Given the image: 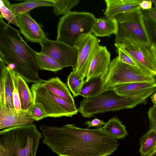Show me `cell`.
Here are the masks:
<instances>
[{
	"label": "cell",
	"instance_id": "484cf974",
	"mask_svg": "<svg viewBox=\"0 0 156 156\" xmlns=\"http://www.w3.org/2000/svg\"><path fill=\"white\" fill-rule=\"evenodd\" d=\"M0 18H5L9 23L18 27L16 16L9 2L7 0H0Z\"/></svg>",
	"mask_w": 156,
	"mask_h": 156
},
{
	"label": "cell",
	"instance_id": "7402d4cb",
	"mask_svg": "<svg viewBox=\"0 0 156 156\" xmlns=\"http://www.w3.org/2000/svg\"><path fill=\"white\" fill-rule=\"evenodd\" d=\"M52 0H32L11 4L15 15L28 12L32 9L41 6H53Z\"/></svg>",
	"mask_w": 156,
	"mask_h": 156
},
{
	"label": "cell",
	"instance_id": "83f0119b",
	"mask_svg": "<svg viewBox=\"0 0 156 156\" xmlns=\"http://www.w3.org/2000/svg\"><path fill=\"white\" fill-rule=\"evenodd\" d=\"M28 110L30 111L32 118L34 120L38 121L47 117L43 105L41 103L34 102Z\"/></svg>",
	"mask_w": 156,
	"mask_h": 156
},
{
	"label": "cell",
	"instance_id": "74e56055",
	"mask_svg": "<svg viewBox=\"0 0 156 156\" xmlns=\"http://www.w3.org/2000/svg\"><path fill=\"white\" fill-rule=\"evenodd\" d=\"M150 48L152 50L156 59V44L152 43Z\"/></svg>",
	"mask_w": 156,
	"mask_h": 156
},
{
	"label": "cell",
	"instance_id": "ac0fdd59",
	"mask_svg": "<svg viewBox=\"0 0 156 156\" xmlns=\"http://www.w3.org/2000/svg\"><path fill=\"white\" fill-rule=\"evenodd\" d=\"M13 80L18 91L21 102V109L27 110L34 101L33 93L27 82L10 69Z\"/></svg>",
	"mask_w": 156,
	"mask_h": 156
},
{
	"label": "cell",
	"instance_id": "7a4b0ae2",
	"mask_svg": "<svg viewBox=\"0 0 156 156\" xmlns=\"http://www.w3.org/2000/svg\"><path fill=\"white\" fill-rule=\"evenodd\" d=\"M36 52L25 42L18 30L0 18V58L28 83L46 81L38 76Z\"/></svg>",
	"mask_w": 156,
	"mask_h": 156
},
{
	"label": "cell",
	"instance_id": "4316f807",
	"mask_svg": "<svg viewBox=\"0 0 156 156\" xmlns=\"http://www.w3.org/2000/svg\"><path fill=\"white\" fill-rule=\"evenodd\" d=\"M83 82V80L73 71L68 76L67 82V86L73 97L79 95Z\"/></svg>",
	"mask_w": 156,
	"mask_h": 156
},
{
	"label": "cell",
	"instance_id": "e575fe53",
	"mask_svg": "<svg viewBox=\"0 0 156 156\" xmlns=\"http://www.w3.org/2000/svg\"><path fill=\"white\" fill-rule=\"evenodd\" d=\"M144 14L151 19L156 20V6L148 10H143Z\"/></svg>",
	"mask_w": 156,
	"mask_h": 156
},
{
	"label": "cell",
	"instance_id": "5bb4252c",
	"mask_svg": "<svg viewBox=\"0 0 156 156\" xmlns=\"http://www.w3.org/2000/svg\"><path fill=\"white\" fill-rule=\"evenodd\" d=\"M111 54L105 46H100L91 61L88 74L85 80L96 76L104 77L110 63Z\"/></svg>",
	"mask_w": 156,
	"mask_h": 156
},
{
	"label": "cell",
	"instance_id": "8992f818",
	"mask_svg": "<svg viewBox=\"0 0 156 156\" xmlns=\"http://www.w3.org/2000/svg\"><path fill=\"white\" fill-rule=\"evenodd\" d=\"M95 19L93 14L86 12L71 11L63 15L58 21L56 40L74 47L76 40L80 35L92 33Z\"/></svg>",
	"mask_w": 156,
	"mask_h": 156
},
{
	"label": "cell",
	"instance_id": "b9f144b4",
	"mask_svg": "<svg viewBox=\"0 0 156 156\" xmlns=\"http://www.w3.org/2000/svg\"><path fill=\"white\" fill-rule=\"evenodd\" d=\"M154 20L156 22V20Z\"/></svg>",
	"mask_w": 156,
	"mask_h": 156
},
{
	"label": "cell",
	"instance_id": "603a6c76",
	"mask_svg": "<svg viewBox=\"0 0 156 156\" xmlns=\"http://www.w3.org/2000/svg\"><path fill=\"white\" fill-rule=\"evenodd\" d=\"M139 152L141 156H147L152 152L156 144V133L149 130L140 138Z\"/></svg>",
	"mask_w": 156,
	"mask_h": 156
},
{
	"label": "cell",
	"instance_id": "1f68e13d",
	"mask_svg": "<svg viewBox=\"0 0 156 156\" xmlns=\"http://www.w3.org/2000/svg\"><path fill=\"white\" fill-rule=\"evenodd\" d=\"M149 121L150 130L156 133V105L150 107L147 112Z\"/></svg>",
	"mask_w": 156,
	"mask_h": 156
},
{
	"label": "cell",
	"instance_id": "7c38bea8",
	"mask_svg": "<svg viewBox=\"0 0 156 156\" xmlns=\"http://www.w3.org/2000/svg\"><path fill=\"white\" fill-rule=\"evenodd\" d=\"M34 121L28 109L17 112L14 108L0 106V129L31 124Z\"/></svg>",
	"mask_w": 156,
	"mask_h": 156
},
{
	"label": "cell",
	"instance_id": "9a60e30c",
	"mask_svg": "<svg viewBox=\"0 0 156 156\" xmlns=\"http://www.w3.org/2000/svg\"><path fill=\"white\" fill-rule=\"evenodd\" d=\"M143 0H105L106 7L105 16L115 18L117 15L141 9L140 4Z\"/></svg>",
	"mask_w": 156,
	"mask_h": 156
},
{
	"label": "cell",
	"instance_id": "5b68a950",
	"mask_svg": "<svg viewBox=\"0 0 156 156\" xmlns=\"http://www.w3.org/2000/svg\"><path fill=\"white\" fill-rule=\"evenodd\" d=\"M115 18L118 25L115 43H120L125 41L150 47V41L146 27L143 10L140 9L135 11L121 13Z\"/></svg>",
	"mask_w": 156,
	"mask_h": 156
},
{
	"label": "cell",
	"instance_id": "f546056e",
	"mask_svg": "<svg viewBox=\"0 0 156 156\" xmlns=\"http://www.w3.org/2000/svg\"><path fill=\"white\" fill-rule=\"evenodd\" d=\"M4 85L6 94L12 100L14 84L10 69L7 66L4 76Z\"/></svg>",
	"mask_w": 156,
	"mask_h": 156
},
{
	"label": "cell",
	"instance_id": "d4e9b609",
	"mask_svg": "<svg viewBox=\"0 0 156 156\" xmlns=\"http://www.w3.org/2000/svg\"><path fill=\"white\" fill-rule=\"evenodd\" d=\"M53 12L55 15H64L80 2V0H52Z\"/></svg>",
	"mask_w": 156,
	"mask_h": 156
},
{
	"label": "cell",
	"instance_id": "6da1fadb",
	"mask_svg": "<svg viewBox=\"0 0 156 156\" xmlns=\"http://www.w3.org/2000/svg\"><path fill=\"white\" fill-rule=\"evenodd\" d=\"M43 143L58 156H108L117 149L116 139L101 128L93 129L67 124L39 126Z\"/></svg>",
	"mask_w": 156,
	"mask_h": 156
},
{
	"label": "cell",
	"instance_id": "f1b7e54d",
	"mask_svg": "<svg viewBox=\"0 0 156 156\" xmlns=\"http://www.w3.org/2000/svg\"><path fill=\"white\" fill-rule=\"evenodd\" d=\"M144 20L151 42L156 44V22L144 15Z\"/></svg>",
	"mask_w": 156,
	"mask_h": 156
},
{
	"label": "cell",
	"instance_id": "8fae6325",
	"mask_svg": "<svg viewBox=\"0 0 156 156\" xmlns=\"http://www.w3.org/2000/svg\"><path fill=\"white\" fill-rule=\"evenodd\" d=\"M40 44L41 47V52L50 56L63 68L71 66L73 69L75 68L78 53L74 47L56 40H51L47 38Z\"/></svg>",
	"mask_w": 156,
	"mask_h": 156
},
{
	"label": "cell",
	"instance_id": "52a82bcc",
	"mask_svg": "<svg viewBox=\"0 0 156 156\" xmlns=\"http://www.w3.org/2000/svg\"><path fill=\"white\" fill-rule=\"evenodd\" d=\"M104 80L105 89L123 83L156 82L155 76L137 67L120 62L117 56L111 62Z\"/></svg>",
	"mask_w": 156,
	"mask_h": 156
},
{
	"label": "cell",
	"instance_id": "d6a6232c",
	"mask_svg": "<svg viewBox=\"0 0 156 156\" xmlns=\"http://www.w3.org/2000/svg\"><path fill=\"white\" fill-rule=\"evenodd\" d=\"M12 80L14 87L12 92L13 104L14 109L16 112H18L21 109L20 101L18 91L13 79Z\"/></svg>",
	"mask_w": 156,
	"mask_h": 156
},
{
	"label": "cell",
	"instance_id": "d6986e66",
	"mask_svg": "<svg viewBox=\"0 0 156 156\" xmlns=\"http://www.w3.org/2000/svg\"><path fill=\"white\" fill-rule=\"evenodd\" d=\"M156 87V82H138L119 84L112 88L118 94L125 96L138 94Z\"/></svg>",
	"mask_w": 156,
	"mask_h": 156
},
{
	"label": "cell",
	"instance_id": "cb8c5ba5",
	"mask_svg": "<svg viewBox=\"0 0 156 156\" xmlns=\"http://www.w3.org/2000/svg\"><path fill=\"white\" fill-rule=\"evenodd\" d=\"M36 58L39 70L55 72L63 68L58 62L46 54L36 52Z\"/></svg>",
	"mask_w": 156,
	"mask_h": 156
},
{
	"label": "cell",
	"instance_id": "4dcf8cb0",
	"mask_svg": "<svg viewBox=\"0 0 156 156\" xmlns=\"http://www.w3.org/2000/svg\"><path fill=\"white\" fill-rule=\"evenodd\" d=\"M116 50L118 55L117 57L119 61L140 69L134 61L125 52L119 48H117Z\"/></svg>",
	"mask_w": 156,
	"mask_h": 156
},
{
	"label": "cell",
	"instance_id": "44dd1931",
	"mask_svg": "<svg viewBox=\"0 0 156 156\" xmlns=\"http://www.w3.org/2000/svg\"><path fill=\"white\" fill-rule=\"evenodd\" d=\"M101 128L102 130L116 139H122L128 135L125 126L116 116L109 120Z\"/></svg>",
	"mask_w": 156,
	"mask_h": 156
},
{
	"label": "cell",
	"instance_id": "9c48e42d",
	"mask_svg": "<svg viewBox=\"0 0 156 156\" xmlns=\"http://www.w3.org/2000/svg\"><path fill=\"white\" fill-rule=\"evenodd\" d=\"M100 46L97 37L91 33L82 34L76 40L74 47L77 52V60L73 71L82 80L86 77L93 57Z\"/></svg>",
	"mask_w": 156,
	"mask_h": 156
},
{
	"label": "cell",
	"instance_id": "3957f363",
	"mask_svg": "<svg viewBox=\"0 0 156 156\" xmlns=\"http://www.w3.org/2000/svg\"><path fill=\"white\" fill-rule=\"evenodd\" d=\"M156 91V87L131 96L118 94L112 88L105 89L99 94L84 98L81 101L78 112L84 118H89L99 113L132 108L146 103L147 98Z\"/></svg>",
	"mask_w": 156,
	"mask_h": 156
},
{
	"label": "cell",
	"instance_id": "8d00e7d4",
	"mask_svg": "<svg viewBox=\"0 0 156 156\" xmlns=\"http://www.w3.org/2000/svg\"><path fill=\"white\" fill-rule=\"evenodd\" d=\"M152 102L154 105H156V91L150 97Z\"/></svg>",
	"mask_w": 156,
	"mask_h": 156
},
{
	"label": "cell",
	"instance_id": "f35d334b",
	"mask_svg": "<svg viewBox=\"0 0 156 156\" xmlns=\"http://www.w3.org/2000/svg\"><path fill=\"white\" fill-rule=\"evenodd\" d=\"M147 156H156V152L153 151Z\"/></svg>",
	"mask_w": 156,
	"mask_h": 156
},
{
	"label": "cell",
	"instance_id": "2e32d148",
	"mask_svg": "<svg viewBox=\"0 0 156 156\" xmlns=\"http://www.w3.org/2000/svg\"><path fill=\"white\" fill-rule=\"evenodd\" d=\"M118 29L117 22L115 18L106 16L95 19L91 29L92 34L95 36L108 37L117 34Z\"/></svg>",
	"mask_w": 156,
	"mask_h": 156
},
{
	"label": "cell",
	"instance_id": "ffe728a7",
	"mask_svg": "<svg viewBox=\"0 0 156 156\" xmlns=\"http://www.w3.org/2000/svg\"><path fill=\"white\" fill-rule=\"evenodd\" d=\"M104 77L98 76L84 81L79 95L84 98L95 96L104 89Z\"/></svg>",
	"mask_w": 156,
	"mask_h": 156
},
{
	"label": "cell",
	"instance_id": "30bf717a",
	"mask_svg": "<svg viewBox=\"0 0 156 156\" xmlns=\"http://www.w3.org/2000/svg\"><path fill=\"white\" fill-rule=\"evenodd\" d=\"M114 45L130 57L141 70L156 76V59L150 47L129 41L115 43Z\"/></svg>",
	"mask_w": 156,
	"mask_h": 156
},
{
	"label": "cell",
	"instance_id": "60d3db41",
	"mask_svg": "<svg viewBox=\"0 0 156 156\" xmlns=\"http://www.w3.org/2000/svg\"><path fill=\"white\" fill-rule=\"evenodd\" d=\"M153 151L156 152V144Z\"/></svg>",
	"mask_w": 156,
	"mask_h": 156
},
{
	"label": "cell",
	"instance_id": "ba28073f",
	"mask_svg": "<svg viewBox=\"0 0 156 156\" xmlns=\"http://www.w3.org/2000/svg\"><path fill=\"white\" fill-rule=\"evenodd\" d=\"M30 90L34 102L43 105L47 117H71L77 114L78 112L76 107L44 88L40 83L32 84Z\"/></svg>",
	"mask_w": 156,
	"mask_h": 156
},
{
	"label": "cell",
	"instance_id": "ab89813d",
	"mask_svg": "<svg viewBox=\"0 0 156 156\" xmlns=\"http://www.w3.org/2000/svg\"><path fill=\"white\" fill-rule=\"evenodd\" d=\"M150 1L152 3H154V6H156V0H150Z\"/></svg>",
	"mask_w": 156,
	"mask_h": 156
},
{
	"label": "cell",
	"instance_id": "836d02e7",
	"mask_svg": "<svg viewBox=\"0 0 156 156\" xmlns=\"http://www.w3.org/2000/svg\"><path fill=\"white\" fill-rule=\"evenodd\" d=\"M105 123L103 120H101L96 118L91 121H87L84 123L85 125H87V128L90 127L100 128L102 126H104Z\"/></svg>",
	"mask_w": 156,
	"mask_h": 156
},
{
	"label": "cell",
	"instance_id": "4fadbf2b",
	"mask_svg": "<svg viewBox=\"0 0 156 156\" xmlns=\"http://www.w3.org/2000/svg\"><path fill=\"white\" fill-rule=\"evenodd\" d=\"M16 19L21 33L28 41L40 44L47 38L40 25L29 12L18 15Z\"/></svg>",
	"mask_w": 156,
	"mask_h": 156
},
{
	"label": "cell",
	"instance_id": "d590c367",
	"mask_svg": "<svg viewBox=\"0 0 156 156\" xmlns=\"http://www.w3.org/2000/svg\"><path fill=\"white\" fill-rule=\"evenodd\" d=\"M140 6L143 10H148L152 8V3L150 0H142L140 4Z\"/></svg>",
	"mask_w": 156,
	"mask_h": 156
},
{
	"label": "cell",
	"instance_id": "e0dca14e",
	"mask_svg": "<svg viewBox=\"0 0 156 156\" xmlns=\"http://www.w3.org/2000/svg\"><path fill=\"white\" fill-rule=\"evenodd\" d=\"M41 86L55 95L76 107L73 97L67 85L58 77H52L45 82L40 83Z\"/></svg>",
	"mask_w": 156,
	"mask_h": 156
},
{
	"label": "cell",
	"instance_id": "277c9868",
	"mask_svg": "<svg viewBox=\"0 0 156 156\" xmlns=\"http://www.w3.org/2000/svg\"><path fill=\"white\" fill-rule=\"evenodd\" d=\"M41 135L34 123L2 129L0 156H36Z\"/></svg>",
	"mask_w": 156,
	"mask_h": 156
}]
</instances>
